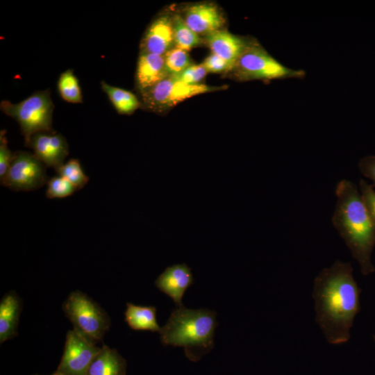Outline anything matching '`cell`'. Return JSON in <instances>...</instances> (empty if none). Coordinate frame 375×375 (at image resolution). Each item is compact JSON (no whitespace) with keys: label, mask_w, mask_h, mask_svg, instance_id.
I'll use <instances>...</instances> for the list:
<instances>
[{"label":"cell","mask_w":375,"mask_h":375,"mask_svg":"<svg viewBox=\"0 0 375 375\" xmlns=\"http://www.w3.org/2000/svg\"><path fill=\"white\" fill-rule=\"evenodd\" d=\"M360 292L351 262L337 260L315 277V321L330 344H340L350 339L355 317L360 311Z\"/></svg>","instance_id":"cell-1"},{"label":"cell","mask_w":375,"mask_h":375,"mask_svg":"<svg viewBox=\"0 0 375 375\" xmlns=\"http://www.w3.org/2000/svg\"><path fill=\"white\" fill-rule=\"evenodd\" d=\"M337 197L332 223L359 264L361 273L375 271L372 253L375 247V223L372 219L360 190L352 181L342 179L335 188Z\"/></svg>","instance_id":"cell-2"},{"label":"cell","mask_w":375,"mask_h":375,"mask_svg":"<svg viewBox=\"0 0 375 375\" xmlns=\"http://www.w3.org/2000/svg\"><path fill=\"white\" fill-rule=\"evenodd\" d=\"M216 318V312L208 309L176 307L158 333L161 343L183 347L188 358L197 359L214 346Z\"/></svg>","instance_id":"cell-3"},{"label":"cell","mask_w":375,"mask_h":375,"mask_svg":"<svg viewBox=\"0 0 375 375\" xmlns=\"http://www.w3.org/2000/svg\"><path fill=\"white\" fill-rule=\"evenodd\" d=\"M54 108L49 89L35 92L18 103L9 100L0 103L1 110L19 125L26 147L36 133L56 132L53 128Z\"/></svg>","instance_id":"cell-4"},{"label":"cell","mask_w":375,"mask_h":375,"mask_svg":"<svg viewBox=\"0 0 375 375\" xmlns=\"http://www.w3.org/2000/svg\"><path fill=\"white\" fill-rule=\"evenodd\" d=\"M62 310L72 322L73 330L95 345L102 341L110 328V319L106 312L81 291L69 294Z\"/></svg>","instance_id":"cell-5"},{"label":"cell","mask_w":375,"mask_h":375,"mask_svg":"<svg viewBox=\"0 0 375 375\" xmlns=\"http://www.w3.org/2000/svg\"><path fill=\"white\" fill-rule=\"evenodd\" d=\"M230 72L242 81L299 78L305 74L303 70L292 69L279 62L255 40L250 41Z\"/></svg>","instance_id":"cell-6"},{"label":"cell","mask_w":375,"mask_h":375,"mask_svg":"<svg viewBox=\"0 0 375 375\" xmlns=\"http://www.w3.org/2000/svg\"><path fill=\"white\" fill-rule=\"evenodd\" d=\"M204 84L189 85L168 76L151 89L141 94L147 110L160 112L193 96L224 89Z\"/></svg>","instance_id":"cell-7"},{"label":"cell","mask_w":375,"mask_h":375,"mask_svg":"<svg viewBox=\"0 0 375 375\" xmlns=\"http://www.w3.org/2000/svg\"><path fill=\"white\" fill-rule=\"evenodd\" d=\"M46 166L34 153L14 152L13 159L1 185L15 192L38 190L47 183Z\"/></svg>","instance_id":"cell-8"},{"label":"cell","mask_w":375,"mask_h":375,"mask_svg":"<svg viewBox=\"0 0 375 375\" xmlns=\"http://www.w3.org/2000/svg\"><path fill=\"white\" fill-rule=\"evenodd\" d=\"M101 347L74 330L67 333L63 354L57 372L61 375H87L90 366Z\"/></svg>","instance_id":"cell-9"},{"label":"cell","mask_w":375,"mask_h":375,"mask_svg":"<svg viewBox=\"0 0 375 375\" xmlns=\"http://www.w3.org/2000/svg\"><path fill=\"white\" fill-rule=\"evenodd\" d=\"M27 147L33 149V153L47 167H52L55 171L64 164L69 154L65 138L56 132L33 135Z\"/></svg>","instance_id":"cell-10"},{"label":"cell","mask_w":375,"mask_h":375,"mask_svg":"<svg viewBox=\"0 0 375 375\" xmlns=\"http://www.w3.org/2000/svg\"><path fill=\"white\" fill-rule=\"evenodd\" d=\"M140 53L164 56L175 47L173 16L163 14L149 24L140 42Z\"/></svg>","instance_id":"cell-11"},{"label":"cell","mask_w":375,"mask_h":375,"mask_svg":"<svg viewBox=\"0 0 375 375\" xmlns=\"http://www.w3.org/2000/svg\"><path fill=\"white\" fill-rule=\"evenodd\" d=\"M185 24L197 34L206 35L222 29L225 18L213 3L201 2L191 5L183 18Z\"/></svg>","instance_id":"cell-12"},{"label":"cell","mask_w":375,"mask_h":375,"mask_svg":"<svg viewBox=\"0 0 375 375\" xmlns=\"http://www.w3.org/2000/svg\"><path fill=\"white\" fill-rule=\"evenodd\" d=\"M190 268L185 264H176L167 267L155 281V285L169 297L176 307L183 306L182 299L185 292L193 283Z\"/></svg>","instance_id":"cell-13"},{"label":"cell","mask_w":375,"mask_h":375,"mask_svg":"<svg viewBox=\"0 0 375 375\" xmlns=\"http://www.w3.org/2000/svg\"><path fill=\"white\" fill-rule=\"evenodd\" d=\"M168 76L163 56L150 53H140L135 72V83L141 94Z\"/></svg>","instance_id":"cell-14"},{"label":"cell","mask_w":375,"mask_h":375,"mask_svg":"<svg viewBox=\"0 0 375 375\" xmlns=\"http://www.w3.org/2000/svg\"><path fill=\"white\" fill-rule=\"evenodd\" d=\"M206 36V42L212 53L228 62L233 67L251 41L223 29Z\"/></svg>","instance_id":"cell-15"},{"label":"cell","mask_w":375,"mask_h":375,"mask_svg":"<svg viewBox=\"0 0 375 375\" xmlns=\"http://www.w3.org/2000/svg\"><path fill=\"white\" fill-rule=\"evenodd\" d=\"M22 308L18 294L10 291L3 295L0 302V343L17 335V327Z\"/></svg>","instance_id":"cell-16"},{"label":"cell","mask_w":375,"mask_h":375,"mask_svg":"<svg viewBox=\"0 0 375 375\" xmlns=\"http://www.w3.org/2000/svg\"><path fill=\"white\" fill-rule=\"evenodd\" d=\"M126 360L117 350L103 344L87 375H126Z\"/></svg>","instance_id":"cell-17"},{"label":"cell","mask_w":375,"mask_h":375,"mask_svg":"<svg viewBox=\"0 0 375 375\" xmlns=\"http://www.w3.org/2000/svg\"><path fill=\"white\" fill-rule=\"evenodd\" d=\"M124 316L126 322L133 330L159 333L161 329L156 319L155 306H141L127 303Z\"/></svg>","instance_id":"cell-18"},{"label":"cell","mask_w":375,"mask_h":375,"mask_svg":"<svg viewBox=\"0 0 375 375\" xmlns=\"http://www.w3.org/2000/svg\"><path fill=\"white\" fill-rule=\"evenodd\" d=\"M100 85L101 90L119 115H132L140 107L141 102L132 92L111 85L105 81H101Z\"/></svg>","instance_id":"cell-19"},{"label":"cell","mask_w":375,"mask_h":375,"mask_svg":"<svg viewBox=\"0 0 375 375\" xmlns=\"http://www.w3.org/2000/svg\"><path fill=\"white\" fill-rule=\"evenodd\" d=\"M57 90L61 99L70 103H83L79 81L72 69L62 72L57 81Z\"/></svg>","instance_id":"cell-20"},{"label":"cell","mask_w":375,"mask_h":375,"mask_svg":"<svg viewBox=\"0 0 375 375\" xmlns=\"http://www.w3.org/2000/svg\"><path fill=\"white\" fill-rule=\"evenodd\" d=\"M175 47L190 51L202 42L200 36L194 32L178 15L173 16Z\"/></svg>","instance_id":"cell-21"},{"label":"cell","mask_w":375,"mask_h":375,"mask_svg":"<svg viewBox=\"0 0 375 375\" xmlns=\"http://www.w3.org/2000/svg\"><path fill=\"white\" fill-rule=\"evenodd\" d=\"M59 176L68 180L78 190L88 182L89 177L84 173L78 159L72 158L56 171Z\"/></svg>","instance_id":"cell-22"},{"label":"cell","mask_w":375,"mask_h":375,"mask_svg":"<svg viewBox=\"0 0 375 375\" xmlns=\"http://www.w3.org/2000/svg\"><path fill=\"white\" fill-rule=\"evenodd\" d=\"M163 56L169 76L179 75L192 65L188 51L177 47L172 48Z\"/></svg>","instance_id":"cell-23"},{"label":"cell","mask_w":375,"mask_h":375,"mask_svg":"<svg viewBox=\"0 0 375 375\" xmlns=\"http://www.w3.org/2000/svg\"><path fill=\"white\" fill-rule=\"evenodd\" d=\"M46 197L49 199H61L73 194L78 190L65 178L58 176L48 180Z\"/></svg>","instance_id":"cell-24"},{"label":"cell","mask_w":375,"mask_h":375,"mask_svg":"<svg viewBox=\"0 0 375 375\" xmlns=\"http://www.w3.org/2000/svg\"><path fill=\"white\" fill-rule=\"evenodd\" d=\"M6 130L0 131V181L6 176L14 156L8 147V142L6 135Z\"/></svg>","instance_id":"cell-25"},{"label":"cell","mask_w":375,"mask_h":375,"mask_svg":"<svg viewBox=\"0 0 375 375\" xmlns=\"http://www.w3.org/2000/svg\"><path fill=\"white\" fill-rule=\"evenodd\" d=\"M207 73L202 64L191 65L179 75L173 76L186 84L196 85L200 83Z\"/></svg>","instance_id":"cell-26"},{"label":"cell","mask_w":375,"mask_h":375,"mask_svg":"<svg viewBox=\"0 0 375 375\" xmlns=\"http://www.w3.org/2000/svg\"><path fill=\"white\" fill-rule=\"evenodd\" d=\"M359 190L366 208L375 223V190L374 186L364 179H360Z\"/></svg>","instance_id":"cell-27"},{"label":"cell","mask_w":375,"mask_h":375,"mask_svg":"<svg viewBox=\"0 0 375 375\" xmlns=\"http://www.w3.org/2000/svg\"><path fill=\"white\" fill-rule=\"evenodd\" d=\"M201 64L207 72H230L233 68L232 65L228 62L212 53L208 56Z\"/></svg>","instance_id":"cell-28"},{"label":"cell","mask_w":375,"mask_h":375,"mask_svg":"<svg viewBox=\"0 0 375 375\" xmlns=\"http://www.w3.org/2000/svg\"><path fill=\"white\" fill-rule=\"evenodd\" d=\"M358 167L361 174L371 180L375 187V156H368L360 160Z\"/></svg>","instance_id":"cell-29"},{"label":"cell","mask_w":375,"mask_h":375,"mask_svg":"<svg viewBox=\"0 0 375 375\" xmlns=\"http://www.w3.org/2000/svg\"><path fill=\"white\" fill-rule=\"evenodd\" d=\"M51 375H61V374L59 372H58L57 371H56L53 374H52Z\"/></svg>","instance_id":"cell-30"},{"label":"cell","mask_w":375,"mask_h":375,"mask_svg":"<svg viewBox=\"0 0 375 375\" xmlns=\"http://www.w3.org/2000/svg\"><path fill=\"white\" fill-rule=\"evenodd\" d=\"M374 340L375 342V335H373Z\"/></svg>","instance_id":"cell-31"}]
</instances>
